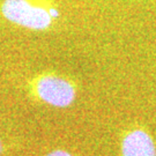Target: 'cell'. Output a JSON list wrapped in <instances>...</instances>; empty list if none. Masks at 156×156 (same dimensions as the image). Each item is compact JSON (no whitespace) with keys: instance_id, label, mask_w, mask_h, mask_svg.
I'll use <instances>...</instances> for the list:
<instances>
[{"instance_id":"1","label":"cell","mask_w":156,"mask_h":156,"mask_svg":"<svg viewBox=\"0 0 156 156\" xmlns=\"http://www.w3.org/2000/svg\"><path fill=\"white\" fill-rule=\"evenodd\" d=\"M27 94L34 102L66 109L78 97V84L71 78L55 72H43L34 75L27 82Z\"/></svg>"},{"instance_id":"2","label":"cell","mask_w":156,"mask_h":156,"mask_svg":"<svg viewBox=\"0 0 156 156\" xmlns=\"http://www.w3.org/2000/svg\"><path fill=\"white\" fill-rule=\"evenodd\" d=\"M0 12L8 22L34 31L50 29L60 15L55 6L39 0H4Z\"/></svg>"},{"instance_id":"3","label":"cell","mask_w":156,"mask_h":156,"mask_svg":"<svg viewBox=\"0 0 156 156\" xmlns=\"http://www.w3.org/2000/svg\"><path fill=\"white\" fill-rule=\"evenodd\" d=\"M120 156H156L155 141L146 128H128L120 138Z\"/></svg>"},{"instance_id":"4","label":"cell","mask_w":156,"mask_h":156,"mask_svg":"<svg viewBox=\"0 0 156 156\" xmlns=\"http://www.w3.org/2000/svg\"><path fill=\"white\" fill-rule=\"evenodd\" d=\"M44 156H74L72 153H69L68 151H65V149H53V151L46 153Z\"/></svg>"},{"instance_id":"5","label":"cell","mask_w":156,"mask_h":156,"mask_svg":"<svg viewBox=\"0 0 156 156\" xmlns=\"http://www.w3.org/2000/svg\"><path fill=\"white\" fill-rule=\"evenodd\" d=\"M4 151H5V146H4V142L1 140V136H0V156L4 154Z\"/></svg>"}]
</instances>
